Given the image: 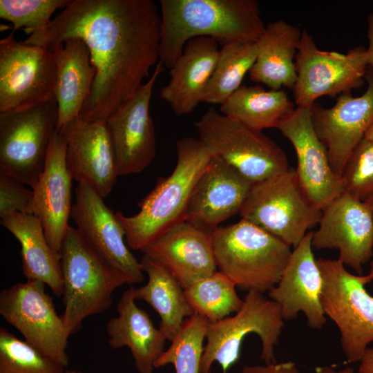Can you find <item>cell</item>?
Segmentation results:
<instances>
[{
  "label": "cell",
  "mask_w": 373,
  "mask_h": 373,
  "mask_svg": "<svg viewBox=\"0 0 373 373\" xmlns=\"http://www.w3.org/2000/svg\"><path fill=\"white\" fill-rule=\"evenodd\" d=\"M134 289L131 286L122 293L116 306L117 316L106 324L108 344L114 350L128 347L138 373H153L167 339L135 304Z\"/></svg>",
  "instance_id": "25"
},
{
  "label": "cell",
  "mask_w": 373,
  "mask_h": 373,
  "mask_svg": "<svg viewBox=\"0 0 373 373\" xmlns=\"http://www.w3.org/2000/svg\"><path fill=\"white\" fill-rule=\"evenodd\" d=\"M279 306L263 294L247 293L241 307L234 315L209 323L200 373H211L214 362L227 373L239 358L244 338L255 333L261 341L260 359L266 364L276 363L274 347L284 326Z\"/></svg>",
  "instance_id": "9"
},
{
  "label": "cell",
  "mask_w": 373,
  "mask_h": 373,
  "mask_svg": "<svg viewBox=\"0 0 373 373\" xmlns=\"http://www.w3.org/2000/svg\"><path fill=\"white\" fill-rule=\"evenodd\" d=\"M56 66L54 97L57 101L58 119L56 131L79 117L88 97L96 70L91 64L87 46L73 38L52 50Z\"/></svg>",
  "instance_id": "26"
},
{
  "label": "cell",
  "mask_w": 373,
  "mask_h": 373,
  "mask_svg": "<svg viewBox=\"0 0 373 373\" xmlns=\"http://www.w3.org/2000/svg\"><path fill=\"white\" fill-rule=\"evenodd\" d=\"M368 28V48L365 49L367 54V65L370 66V69L373 70V14H370L367 18Z\"/></svg>",
  "instance_id": "40"
},
{
  "label": "cell",
  "mask_w": 373,
  "mask_h": 373,
  "mask_svg": "<svg viewBox=\"0 0 373 373\" xmlns=\"http://www.w3.org/2000/svg\"><path fill=\"white\" fill-rule=\"evenodd\" d=\"M363 137L373 144V122L365 131Z\"/></svg>",
  "instance_id": "43"
},
{
  "label": "cell",
  "mask_w": 373,
  "mask_h": 373,
  "mask_svg": "<svg viewBox=\"0 0 373 373\" xmlns=\"http://www.w3.org/2000/svg\"><path fill=\"white\" fill-rule=\"evenodd\" d=\"M316 261L323 280L321 303L324 314L338 328L347 362H360L373 342V296L365 288L372 280L368 274L350 273L338 259Z\"/></svg>",
  "instance_id": "7"
},
{
  "label": "cell",
  "mask_w": 373,
  "mask_h": 373,
  "mask_svg": "<svg viewBox=\"0 0 373 373\" xmlns=\"http://www.w3.org/2000/svg\"><path fill=\"white\" fill-rule=\"evenodd\" d=\"M256 56V43H233L222 46L202 102L222 105L242 86V79L249 73Z\"/></svg>",
  "instance_id": "31"
},
{
  "label": "cell",
  "mask_w": 373,
  "mask_h": 373,
  "mask_svg": "<svg viewBox=\"0 0 373 373\" xmlns=\"http://www.w3.org/2000/svg\"><path fill=\"white\" fill-rule=\"evenodd\" d=\"M208 325L207 319L198 313L187 318L170 347L156 361L155 367L172 364L175 373H200Z\"/></svg>",
  "instance_id": "33"
},
{
  "label": "cell",
  "mask_w": 373,
  "mask_h": 373,
  "mask_svg": "<svg viewBox=\"0 0 373 373\" xmlns=\"http://www.w3.org/2000/svg\"><path fill=\"white\" fill-rule=\"evenodd\" d=\"M57 119L55 97L0 113V172L32 189L44 169Z\"/></svg>",
  "instance_id": "10"
},
{
  "label": "cell",
  "mask_w": 373,
  "mask_h": 373,
  "mask_svg": "<svg viewBox=\"0 0 373 373\" xmlns=\"http://www.w3.org/2000/svg\"><path fill=\"white\" fill-rule=\"evenodd\" d=\"M284 90H266L262 86L242 85L222 105L220 112L246 126L262 131L276 128L294 110Z\"/></svg>",
  "instance_id": "30"
},
{
  "label": "cell",
  "mask_w": 373,
  "mask_h": 373,
  "mask_svg": "<svg viewBox=\"0 0 373 373\" xmlns=\"http://www.w3.org/2000/svg\"><path fill=\"white\" fill-rule=\"evenodd\" d=\"M217 267L242 291L268 292L278 283L291 246L244 219L211 233Z\"/></svg>",
  "instance_id": "4"
},
{
  "label": "cell",
  "mask_w": 373,
  "mask_h": 373,
  "mask_svg": "<svg viewBox=\"0 0 373 373\" xmlns=\"http://www.w3.org/2000/svg\"><path fill=\"white\" fill-rule=\"evenodd\" d=\"M0 40V113L54 97L56 66L52 50L15 39Z\"/></svg>",
  "instance_id": "13"
},
{
  "label": "cell",
  "mask_w": 373,
  "mask_h": 373,
  "mask_svg": "<svg viewBox=\"0 0 373 373\" xmlns=\"http://www.w3.org/2000/svg\"><path fill=\"white\" fill-rule=\"evenodd\" d=\"M239 213L294 248L318 224L321 211L308 199L295 169L289 167L254 184Z\"/></svg>",
  "instance_id": "8"
},
{
  "label": "cell",
  "mask_w": 373,
  "mask_h": 373,
  "mask_svg": "<svg viewBox=\"0 0 373 373\" xmlns=\"http://www.w3.org/2000/svg\"><path fill=\"white\" fill-rule=\"evenodd\" d=\"M160 30L152 0H73L23 42L52 50L69 39L83 41L96 73L79 117L106 120L159 62Z\"/></svg>",
  "instance_id": "1"
},
{
  "label": "cell",
  "mask_w": 373,
  "mask_h": 373,
  "mask_svg": "<svg viewBox=\"0 0 373 373\" xmlns=\"http://www.w3.org/2000/svg\"><path fill=\"white\" fill-rule=\"evenodd\" d=\"M295 64L297 77L293 90L300 107H311L322 96L334 97L361 87L368 66L363 48L346 54L322 50L306 30L302 31Z\"/></svg>",
  "instance_id": "12"
},
{
  "label": "cell",
  "mask_w": 373,
  "mask_h": 373,
  "mask_svg": "<svg viewBox=\"0 0 373 373\" xmlns=\"http://www.w3.org/2000/svg\"><path fill=\"white\" fill-rule=\"evenodd\" d=\"M159 61L151 77L106 119L119 175L138 173L155 156V134L149 106L155 82L165 70Z\"/></svg>",
  "instance_id": "16"
},
{
  "label": "cell",
  "mask_w": 373,
  "mask_h": 373,
  "mask_svg": "<svg viewBox=\"0 0 373 373\" xmlns=\"http://www.w3.org/2000/svg\"><path fill=\"white\" fill-rule=\"evenodd\" d=\"M254 184L221 159L212 156L189 199L184 220L210 233L240 213Z\"/></svg>",
  "instance_id": "20"
},
{
  "label": "cell",
  "mask_w": 373,
  "mask_h": 373,
  "mask_svg": "<svg viewBox=\"0 0 373 373\" xmlns=\"http://www.w3.org/2000/svg\"><path fill=\"white\" fill-rule=\"evenodd\" d=\"M70 216L87 246L108 266L122 276L126 284L144 280V271L129 250L125 233L115 213L89 184L79 182Z\"/></svg>",
  "instance_id": "14"
},
{
  "label": "cell",
  "mask_w": 373,
  "mask_h": 373,
  "mask_svg": "<svg viewBox=\"0 0 373 373\" xmlns=\"http://www.w3.org/2000/svg\"><path fill=\"white\" fill-rule=\"evenodd\" d=\"M211 233L182 220L140 251L165 267L184 289L218 271Z\"/></svg>",
  "instance_id": "23"
},
{
  "label": "cell",
  "mask_w": 373,
  "mask_h": 373,
  "mask_svg": "<svg viewBox=\"0 0 373 373\" xmlns=\"http://www.w3.org/2000/svg\"><path fill=\"white\" fill-rule=\"evenodd\" d=\"M66 141L56 130L52 134L44 169L33 191L32 214L41 222L47 241L60 255L71 213L73 178L66 164Z\"/></svg>",
  "instance_id": "22"
},
{
  "label": "cell",
  "mask_w": 373,
  "mask_h": 373,
  "mask_svg": "<svg viewBox=\"0 0 373 373\" xmlns=\"http://www.w3.org/2000/svg\"><path fill=\"white\" fill-rule=\"evenodd\" d=\"M45 287L41 281L26 280L3 289L0 293V315L28 343L66 367L70 334Z\"/></svg>",
  "instance_id": "11"
},
{
  "label": "cell",
  "mask_w": 373,
  "mask_h": 373,
  "mask_svg": "<svg viewBox=\"0 0 373 373\" xmlns=\"http://www.w3.org/2000/svg\"><path fill=\"white\" fill-rule=\"evenodd\" d=\"M236 287L218 270L184 289V294L194 312L209 323H214L236 313L242 305L243 300L238 295Z\"/></svg>",
  "instance_id": "32"
},
{
  "label": "cell",
  "mask_w": 373,
  "mask_h": 373,
  "mask_svg": "<svg viewBox=\"0 0 373 373\" xmlns=\"http://www.w3.org/2000/svg\"><path fill=\"white\" fill-rule=\"evenodd\" d=\"M64 373H82V372H79V371H75V370H67V371H65Z\"/></svg>",
  "instance_id": "44"
},
{
  "label": "cell",
  "mask_w": 373,
  "mask_h": 373,
  "mask_svg": "<svg viewBox=\"0 0 373 373\" xmlns=\"http://www.w3.org/2000/svg\"><path fill=\"white\" fill-rule=\"evenodd\" d=\"M21 245L22 272L26 280L46 284L57 296L63 294L60 255L53 251L40 220L33 214L13 213L1 220Z\"/></svg>",
  "instance_id": "28"
},
{
  "label": "cell",
  "mask_w": 373,
  "mask_h": 373,
  "mask_svg": "<svg viewBox=\"0 0 373 373\" xmlns=\"http://www.w3.org/2000/svg\"><path fill=\"white\" fill-rule=\"evenodd\" d=\"M218 45L211 37L191 39L170 69V80L161 88L160 95L175 115L192 113L202 102L218 61Z\"/></svg>",
  "instance_id": "24"
},
{
  "label": "cell",
  "mask_w": 373,
  "mask_h": 373,
  "mask_svg": "<svg viewBox=\"0 0 373 373\" xmlns=\"http://www.w3.org/2000/svg\"><path fill=\"white\" fill-rule=\"evenodd\" d=\"M343 192L365 201L373 195V144L361 140L341 176Z\"/></svg>",
  "instance_id": "36"
},
{
  "label": "cell",
  "mask_w": 373,
  "mask_h": 373,
  "mask_svg": "<svg viewBox=\"0 0 373 373\" xmlns=\"http://www.w3.org/2000/svg\"><path fill=\"white\" fill-rule=\"evenodd\" d=\"M68 0H0V17L11 22L12 31L23 28L31 35L45 28L58 8H64Z\"/></svg>",
  "instance_id": "35"
},
{
  "label": "cell",
  "mask_w": 373,
  "mask_h": 373,
  "mask_svg": "<svg viewBox=\"0 0 373 373\" xmlns=\"http://www.w3.org/2000/svg\"><path fill=\"white\" fill-rule=\"evenodd\" d=\"M160 61L171 69L191 39L256 43L265 26L256 0H160Z\"/></svg>",
  "instance_id": "2"
},
{
  "label": "cell",
  "mask_w": 373,
  "mask_h": 373,
  "mask_svg": "<svg viewBox=\"0 0 373 373\" xmlns=\"http://www.w3.org/2000/svg\"><path fill=\"white\" fill-rule=\"evenodd\" d=\"M315 373H354V370L351 367L336 370L328 366H321L315 368Z\"/></svg>",
  "instance_id": "41"
},
{
  "label": "cell",
  "mask_w": 373,
  "mask_h": 373,
  "mask_svg": "<svg viewBox=\"0 0 373 373\" xmlns=\"http://www.w3.org/2000/svg\"><path fill=\"white\" fill-rule=\"evenodd\" d=\"M177 163L166 178H159L139 203L140 211L116 217L124 229L129 249L141 251L174 224L184 220L193 189L212 155L199 139L176 142Z\"/></svg>",
  "instance_id": "3"
},
{
  "label": "cell",
  "mask_w": 373,
  "mask_h": 373,
  "mask_svg": "<svg viewBox=\"0 0 373 373\" xmlns=\"http://www.w3.org/2000/svg\"><path fill=\"white\" fill-rule=\"evenodd\" d=\"M241 373H301L291 361L272 363L262 365H245Z\"/></svg>",
  "instance_id": "38"
},
{
  "label": "cell",
  "mask_w": 373,
  "mask_h": 373,
  "mask_svg": "<svg viewBox=\"0 0 373 373\" xmlns=\"http://www.w3.org/2000/svg\"><path fill=\"white\" fill-rule=\"evenodd\" d=\"M194 125L198 139L211 155L225 162L253 184L289 168L285 151L262 131L250 128L213 107Z\"/></svg>",
  "instance_id": "6"
},
{
  "label": "cell",
  "mask_w": 373,
  "mask_h": 373,
  "mask_svg": "<svg viewBox=\"0 0 373 373\" xmlns=\"http://www.w3.org/2000/svg\"><path fill=\"white\" fill-rule=\"evenodd\" d=\"M318 225L312 231V247L337 249L338 259L362 274L373 256V216L368 204L343 192L323 208Z\"/></svg>",
  "instance_id": "15"
},
{
  "label": "cell",
  "mask_w": 373,
  "mask_h": 373,
  "mask_svg": "<svg viewBox=\"0 0 373 373\" xmlns=\"http://www.w3.org/2000/svg\"><path fill=\"white\" fill-rule=\"evenodd\" d=\"M301 34L298 27L281 19L267 24L256 42L257 56L249 73L251 80L273 90L293 89Z\"/></svg>",
  "instance_id": "27"
},
{
  "label": "cell",
  "mask_w": 373,
  "mask_h": 373,
  "mask_svg": "<svg viewBox=\"0 0 373 373\" xmlns=\"http://www.w3.org/2000/svg\"><path fill=\"white\" fill-rule=\"evenodd\" d=\"M64 310L61 317L70 334L89 316L108 309L124 278L104 262L69 226L60 252Z\"/></svg>",
  "instance_id": "5"
},
{
  "label": "cell",
  "mask_w": 373,
  "mask_h": 373,
  "mask_svg": "<svg viewBox=\"0 0 373 373\" xmlns=\"http://www.w3.org/2000/svg\"><path fill=\"white\" fill-rule=\"evenodd\" d=\"M58 132L66 141V164L73 179L106 198L119 176L106 121L78 117Z\"/></svg>",
  "instance_id": "19"
},
{
  "label": "cell",
  "mask_w": 373,
  "mask_h": 373,
  "mask_svg": "<svg viewBox=\"0 0 373 373\" xmlns=\"http://www.w3.org/2000/svg\"><path fill=\"white\" fill-rule=\"evenodd\" d=\"M64 367L0 327V373H64Z\"/></svg>",
  "instance_id": "34"
},
{
  "label": "cell",
  "mask_w": 373,
  "mask_h": 373,
  "mask_svg": "<svg viewBox=\"0 0 373 373\" xmlns=\"http://www.w3.org/2000/svg\"><path fill=\"white\" fill-rule=\"evenodd\" d=\"M140 263L148 281L134 289V298L145 301L155 309L160 317L159 328L166 339L172 341L194 311L186 298L184 289L165 267L144 254Z\"/></svg>",
  "instance_id": "29"
},
{
  "label": "cell",
  "mask_w": 373,
  "mask_h": 373,
  "mask_svg": "<svg viewBox=\"0 0 373 373\" xmlns=\"http://www.w3.org/2000/svg\"><path fill=\"white\" fill-rule=\"evenodd\" d=\"M358 368V373H373V348L365 352Z\"/></svg>",
  "instance_id": "39"
},
{
  "label": "cell",
  "mask_w": 373,
  "mask_h": 373,
  "mask_svg": "<svg viewBox=\"0 0 373 373\" xmlns=\"http://www.w3.org/2000/svg\"><path fill=\"white\" fill-rule=\"evenodd\" d=\"M312 231H308L293 248L278 283L268 295L279 306L284 321L293 320L303 312L308 326L319 329L326 323L321 303L323 280L312 251Z\"/></svg>",
  "instance_id": "21"
},
{
  "label": "cell",
  "mask_w": 373,
  "mask_h": 373,
  "mask_svg": "<svg viewBox=\"0 0 373 373\" xmlns=\"http://www.w3.org/2000/svg\"><path fill=\"white\" fill-rule=\"evenodd\" d=\"M24 183L0 172V218L19 212L32 214L33 191Z\"/></svg>",
  "instance_id": "37"
},
{
  "label": "cell",
  "mask_w": 373,
  "mask_h": 373,
  "mask_svg": "<svg viewBox=\"0 0 373 373\" xmlns=\"http://www.w3.org/2000/svg\"><path fill=\"white\" fill-rule=\"evenodd\" d=\"M292 144L299 184L308 199L322 211L343 193L341 177L332 169L327 149L313 126L310 107L297 106L276 125Z\"/></svg>",
  "instance_id": "17"
},
{
  "label": "cell",
  "mask_w": 373,
  "mask_h": 373,
  "mask_svg": "<svg viewBox=\"0 0 373 373\" xmlns=\"http://www.w3.org/2000/svg\"><path fill=\"white\" fill-rule=\"evenodd\" d=\"M365 202L370 207V209L372 211V216H373V195L370 197L366 200H365ZM368 275L370 276V278L372 280V282L373 283V256H372V259L370 260V271H369Z\"/></svg>",
  "instance_id": "42"
},
{
  "label": "cell",
  "mask_w": 373,
  "mask_h": 373,
  "mask_svg": "<svg viewBox=\"0 0 373 373\" xmlns=\"http://www.w3.org/2000/svg\"><path fill=\"white\" fill-rule=\"evenodd\" d=\"M367 88L359 97L340 95L328 108L314 103L311 107L313 126L324 144L333 171L339 176L353 151L373 122V70L365 76Z\"/></svg>",
  "instance_id": "18"
}]
</instances>
